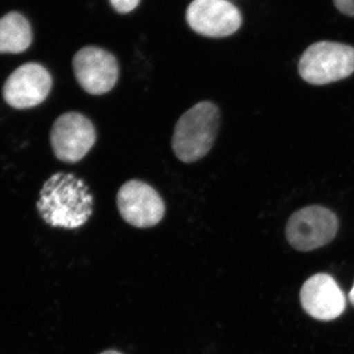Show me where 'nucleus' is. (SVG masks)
Returning <instances> with one entry per match:
<instances>
[{"label": "nucleus", "mask_w": 354, "mask_h": 354, "mask_svg": "<svg viewBox=\"0 0 354 354\" xmlns=\"http://www.w3.org/2000/svg\"><path fill=\"white\" fill-rule=\"evenodd\" d=\"M32 41L31 26L24 16L10 12L0 18V53H24Z\"/></svg>", "instance_id": "obj_11"}, {"label": "nucleus", "mask_w": 354, "mask_h": 354, "mask_svg": "<svg viewBox=\"0 0 354 354\" xmlns=\"http://www.w3.org/2000/svg\"><path fill=\"white\" fill-rule=\"evenodd\" d=\"M339 225V218L330 209L318 205L305 207L286 223V239L297 250H315L334 241Z\"/></svg>", "instance_id": "obj_4"}, {"label": "nucleus", "mask_w": 354, "mask_h": 354, "mask_svg": "<svg viewBox=\"0 0 354 354\" xmlns=\"http://www.w3.org/2000/svg\"><path fill=\"white\" fill-rule=\"evenodd\" d=\"M298 72L311 85L344 80L354 73V48L334 41L311 44L300 57Z\"/></svg>", "instance_id": "obj_3"}, {"label": "nucleus", "mask_w": 354, "mask_h": 354, "mask_svg": "<svg viewBox=\"0 0 354 354\" xmlns=\"http://www.w3.org/2000/svg\"><path fill=\"white\" fill-rule=\"evenodd\" d=\"M334 3L342 13L354 16V0H334Z\"/></svg>", "instance_id": "obj_13"}, {"label": "nucleus", "mask_w": 354, "mask_h": 354, "mask_svg": "<svg viewBox=\"0 0 354 354\" xmlns=\"http://www.w3.org/2000/svg\"><path fill=\"white\" fill-rule=\"evenodd\" d=\"M299 297L305 312L317 320H335L346 310V295L328 274L310 277L302 286Z\"/></svg>", "instance_id": "obj_10"}, {"label": "nucleus", "mask_w": 354, "mask_h": 354, "mask_svg": "<svg viewBox=\"0 0 354 354\" xmlns=\"http://www.w3.org/2000/svg\"><path fill=\"white\" fill-rule=\"evenodd\" d=\"M101 354H122L120 353V351H104V353H102Z\"/></svg>", "instance_id": "obj_15"}, {"label": "nucleus", "mask_w": 354, "mask_h": 354, "mask_svg": "<svg viewBox=\"0 0 354 354\" xmlns=\"http://www.w3.org/2000/svg\"><path fill=\"white\" fill-rule=\"evenodd\" d=\"M109 1L118 12L122 14L131 12L140 3V0H109Z\"/></svg>", "instance_id": "obj_12"}, {"label": "nucleus", "mask_w": 354, "mask_h": 354, "mask_svg": "<svg viewBox=\"0 0 354 354\" xmlns=\"http://www.w3.org/2000/svg\"><path fill=\"white\" fill-rule=\"evenodd\" d=\"M97 140L94 124L83 114L69 111L53 123L50 144L55 157L62 162L74 164L82 160Z\"/></svg>", "instance_id": "obj_5"}, {"label": "nucleus", "mask_w": 354, "mask_h": 354, "mask_svg": "<svg viewBox=\"0 0 354 354\" xmlns=\"http://www.w3.org/2000/svg\"><path fill=\"white\" fill-rule=\"evenodd\" d=\"M348 298L349 300H351V304L354 305V285L353 286V288H351V290L349 291Z\"/></svg>", "instance_id": "obj_14"}, {"label": "nucleus", "mask_w": 354, "mask_h": 354, "mask_svg": "<svg viewBox=\"0 0 354 354\" xmlns=\"http://www.w3.org/2000/svg\"><path fill=\"white\" fill-rule=\"evenodd\" d=\"M118 211L123 220L133 227H155L164 218V200L152 186L132 179L121 186L116 197Z\"/></svg>", "instance_id": "obj_6"}, {"label": "nucleus", "mask_w": 354, "mask_h": 354, "mask_svg": "<svg viewBox=\"0 0 354 354\" xmlns=\"http://www.w3.org/2000/svg\"><path fill=\"white\" fill-rule=\"evenodd\" d=\"M221 116L214 102H198L177 121L172 136V150L181 162L189 164L201 160L211 150Z\"/></svg>", "instance_id": "obj_2"}, {"label": "nucleus", "mask_w": 354, "mask_h": 354, "mask_svg": "<svg viewBox=\"0 0 354 354\" xmlns=\"http://www.w3.org/2000/svg\"><path fill=\"white\" fill-rule=\"evenodd\" d=\"M53 78L43 65L30 62L15 70L7 79L3 97L14 109H31L39 106L50 94Z\"/></svg>", "instance_id": "obj_9"}, {"label": "nucleus", "mask_w": 354, "mask_h": 354, "mask_svg": "<svg viewBox=\"0 0 354 354\" xmlns=\"http://www.w3.org/2000/svg\"><path fill=\"white\" fill-rule=\"evenodd\" d=\"M94 208L87 184L73 174L57 172L44 183L37 203L39 216L53 227L75 230L85 225Z\"/></svg>", "instance_id": "obj_1"}, {"label": "nucleus", "mask_w": 354, "mask_h": 354, "mask_svg": "<svg viewBox=\"0 0 354 354\" xmlns=\"http://www.w3.org/2000/svg\"><path fill=\"white\" fill-rule=\"evenodd\" d=\"M186 19L198 34L209 38H225L241 28L239 9L227 0H193Z\"/></svg>", "instance_id": "obj_8"}, {"label": "nucleus", "mask_w": 354, "mask_h": 354, "mask_svg": "<svg viewBox=\"0 0 354 354\" xmlns=\"http://www.w3.org/2000/svg\"><path fill=\"white\" fill-rule=\"evenodd\" d=\"M72 64L77 82L90 95H104L113 90L120 76L116 58L97 46L81 48Z\"/></svg>", "instance_id": "obj_7"}]
</instances>
